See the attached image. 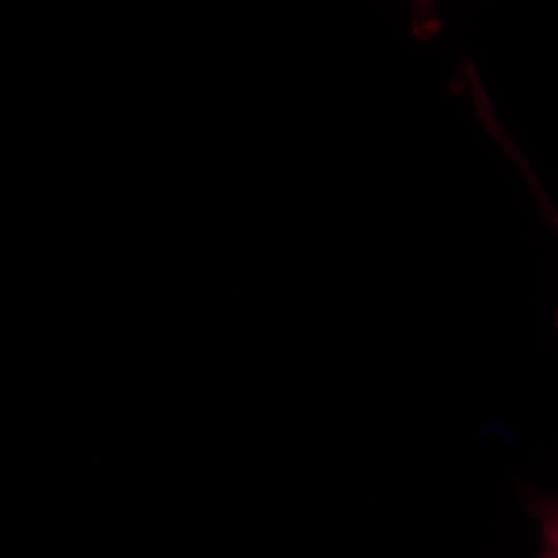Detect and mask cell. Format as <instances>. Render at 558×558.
<instances>
[{
  "mask_svg": "<svg viewBox=\"0 0 558 558\" xmlns=\"http://www.w3.org/2000/svg\"><path fill=\"white\" fill-rule=\"evenodd\" d=\"M527 512L542 524L539 557L558 558V498H545L526 492Z\"/></svg>",
  "mask_w": 558,
  "mask_h": 558,
  "instance_id": "cell-1",
  "label": "cell"
},
{
  "mask_svg": "<svg viewBox=\"0 0 558 558\" xmlns=\"http://www.w3.org/2000/svg\"><path fill=\"white\" fill-rule=\"evenodd\" d=\"M413 2V27L414 35L421 40L432 39L440 28L436 0H411Z\"/></svg>",
  "mask_w": 558,
  "mask_h": 558,
  "instance_id": "cell-2",
  "label": "cell"
},
{
  "mask_svg": "<svg viewBox=\"0 0 558 558\" xmlns=\"http://www.w3.org/2000/svg\"><path fill=\"white\" fill-rule=\"evenodd\" d=\"M529 182H531L532 189H534L535 194L538 196L539 205H542L543 211H545L546 218L549 219V222L553 223L554 229L558 230V211L557 209L553 208V205L549 204L548 201H546L545 194H543L542 189H539L537 180L532 178V172H526ZM557 319V326H558V310L556 314Z\"/></svg>",
  "mask_w": 558,
  "mask_h": 558,
  "instance_id": "cell-3",
  "label": "cell"
}]
</instances>
